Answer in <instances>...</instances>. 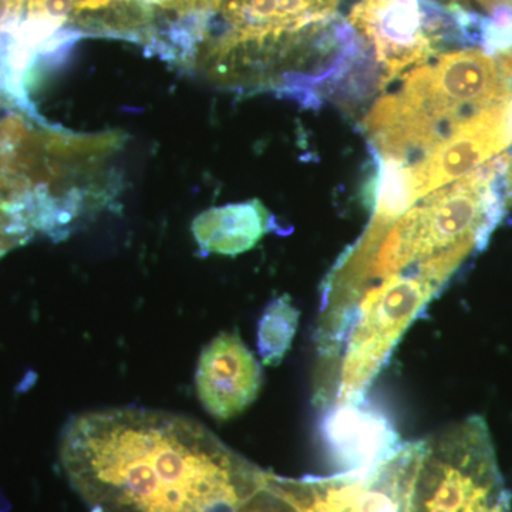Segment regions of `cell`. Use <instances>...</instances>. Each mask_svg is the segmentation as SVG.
I'll return each mask as SVG.
<instances>
[{
    "mask_svg": "<svg viewBox=\"0 0 512 512\" xmlns=\"http://www.w3.org/2000/svg\"><path fill=\"white\" fill-rule=\"evenodd\" d=\"M59 461L87 512H231L268 478L197 421L138 407L74 416Z\"/></svg>",
    "mask_w": 512,
    "mask_h": 512,
    "instance_id": "cell-1",
    "label": "cell"
},
{
    "mask_svg": "<svg viewBox=\"0 0 512 512\" xmlns=\"http://www.w3.org/2000/svg\"><path fill=\"white\" fill-rule=\"evenodd\" d=\"M407 512H511L483 417H468L426 440Z\"/></svg>",
    "mask_w": 512,
    "mask_h": 512,
    "instance_id": "cell-2",
    "label": "cell"
},
{
    "mask_svg": "<svg viewBox=\"0 0 512 512\" xmlns=\"http://www.w3.org/2000/svg\"><path fill=\"white\" fill-rule=\"evenodd\" d=\"M390 97L397 109L441 141L461 121L511 101L512 83L493 55L464 49L417 66Z\"/></svg>",
    "mask_w": 512,
    "mask_h": 512,
    "instance_id": "cell-3",
    "label": "cell"
},
{
    "mask_svg": "<svg viewBox=\"0 0 512 512\" xmlns=\"http://www.w3.org/2000/svg\"><path fill=\"white\" fill-rule=\"evenodd\" d=\"M426 440L403 443L392 456L362 473L286 478L268 484L299 512H407Z\"/></svg>",
    "mask_w": 512,
    "mask_h": 512,
    "instance_id": "cell-4",
    "label": "cell"
},
{
    "mask_svg": "<svg viewBox=\"0 0 512 512\" xmlns=\"http://www.w3.org/2000/svg\"><path fill=\"white\" fill-rule=\"evenodd\" d=\"M423 0H363L352 23L375 47L382 67V89L409 67L427 62L440 39V18L433 20Z\"/></svg>",
    "mask_w": 512,
    "mask_h": 512,
    "instance_id": "cell-5",
    "label": "cell"
},
{
    "mask_svg": "<svg viewBox=\"0 0 512 512\" xmlns=\"http://www.w3.org/2000/svg\"><path fill=\"white\" fill-rule=\"evenodd\" d=\"M512 147V100L481 111L451 128L437 147L414 165L419 198L500 157Z\"/></svg>",
    "mask_w": 512,
    "mask_h": 512,
    "instance_id": "cell-6",
    "label": "cell"
},
{
    "mask_svg": "<svg viewBox=\"0 0 512 512\" xmlns=\"http://www.w3.org/2000/svg\"><path fill=\"white\" fill-rule=\"evenodd\" d=\"M261 387V365L237 332H222L202 349L195 389L214 419L228 421L244 413Z\"/></svg>",
    "mask_w": 512,
    "mask_h": 512,
    "instance_id": "cell-7",
    "label": "cell"
},
{
    "mask_svg": "<svg viewBox=\"0 0 512 512\" xmlns=\"http://www.w3.org/2000/svg\"><path fill=\"white\" fill-rule=\"evenodd\" d=\"M322 433L339 473L372 470L403 444L387 417L363 402L329 409Z\"/></svg>",
    "mask_w": 512,
    "mask_h": 512,
    "instance_id": "cell-8",
    "label": "cell"
},
{
    "mask_svg": "<svg viewBox=\"0 0 512 512\" xmlns=\"http://www.w3.org/2000/svg\"><path fill=\"white\" fill-rule=\"evenodd\" d=\"M272 221L261 201L239 202L202 212L192 221V235L204 255L237 256L256 247Z\"/></svg>",
    "mask_w": 512,
    "mask_h": 512,
    "instance_id": "cell-9",
    "label": "cell"
},
{
    "mask_svg": "<svg viewBox=\"0 0 512 512\" xmlns=\"http://www.w3.org/2000/svg\"><path fill=\"white\" fill-rule=\"evenodd\" d=\"M35 231L32 195L18 181L0 174V258Z\"/></svg>",
    "mask_w": 512,
    "mask_h": 512,
    "instance_id": "cell-10",
    "label": "cell"
},
{
    "mask_svg": "<svg viewBox=\"0 0 512 512\" xmlns=\"http://www.w3.org/2000/svg\"><path fill=\"white\" fill-rule=\"evenodd\" d=\"M299 325V311L288 295L278 296L266 306L258 325V352L262 365H281L291 349Z\"/></svg>",
    "mask_w": 512,
    "mask_h": 512,
    "instance_id": "cell-11",
    "label": "cell"
},
{
    "mask_svg": "<svg viewBox=\"0 0 512 512\" xmlns=\"http://www.w3.org/2000/svg\"><path fill=\"white\" fill-rule=\"evenodd\" d=\"M231 512H299L288 500H285L281 494L276 493L274 488L268 484L266 478V487L252 495L247 501H244Z\"/></svg>",
    "mask_w": 512,
    "mask_h": 512,
    "instance_id": "cell-12",
    "label": "cell"
},
{
    "mask_svg": "<svg viewBox=\"0 0 512 512\" xmlns=\"http://www.w3.org/2000/svg\"><path fill=\"white\" fill-rule=\"evenodd\" d=\"M25 5L28 0H0V32L18 20Z\"/></svg>",
    "mask_w": 512,
    "mask_h": 512,
    "instance_id": "cell-13",
    "label": "cell"
}]
</instances>
